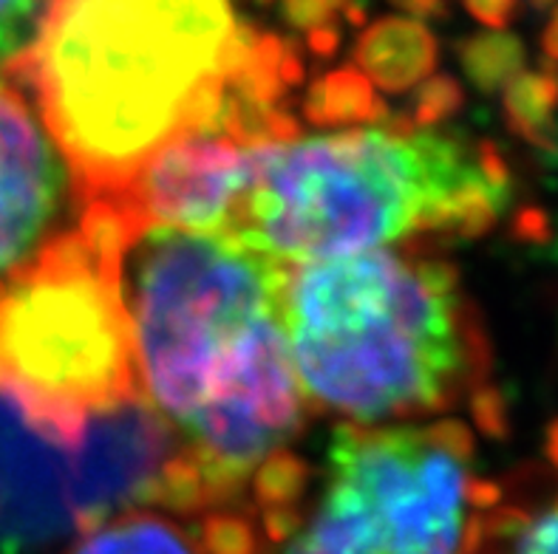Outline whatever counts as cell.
Masks as SVG:
<instances>
[{
  "label": "cell",
  "mask_w": 558,
  "mask_h": 554,
  "mask_svg": "<svg viewBox=\"0 0 558 554\" xmlns=\"http://www.w3.org/2000/svg\"><path fill=\"white\" fill-rule=\"evenodd\" d=\"M120 224L140 391L182 439L207 504H219L287 461L304 424L283 334L287 267L221 232Z\"/></svg>",
  "instance_id": "1"
},
{
  "label": "cell",
  "mask_w": 558,
  "mask_h": 554,
  "mask_svg": "<svg viewBox=\"0 0 558 554\" xmlns=\"http://www.w3.org/2000/svg\"><path fill=\"white\" fill-rule=\"evenodd\" d=\"M287 65L230 0H46L7 71L26 85L85 204L113 196L177 139L264 125Z\"/></svg>",
  "instance_id": "2"
},
{
  "label": "cell",
  "mask_w": 558,
  "mask_h": 554,
  "mask_svg": "<svg viewBox=\"0 0 558 554\" xmlns=\"http://www.w3.org/2000/svg\"><path fill=\"white\" fill-rule=\"evenodd\" d=\"M508 204L502 159L453 131L357 125L253 141L225 235L281 267L476 235Z\"/></svg>",
  "instance_id": "3"
},
{
  "label": "cell",
  "mask_w": 558,
  "mask_h": 554,
  "mask_svg": "<svg viewBox=\"0 0 558 554\" xmlns=\"http://www.w3.org/2000/svg\"><path fill=\"white\" fill-rule=\"evenodd\" d=\"M283 334L306 402L352 424L437 414L488 371L457 272L405 249L287 267Z\"/></svg>",
  "instance_id": "4"
},
{
  "label": "cell",
  "mask_w": 558,
  "mask_h": 554,
  "mask_svg": "<svg viewBox=\"0 0 558 554\" xmlns=\"http://www.w3.org/2000/svg\"><path fill=\"white\" fill-rule=\"evenodd\" d=\"M496 501L457 421L347 424L310 513L290 509L269 538L281 554H474Z\"/></svg>",
  "instance_id": "5"
},
{
  "label": "cell",
  "mask_w": 558,
  "mask_h": 554,
  "mask_svg": "<svg viewBox=\"0 0 558 554\" xmlns=\"http://www.w3.org/2000/svg\"><path fill=\"white\" fill-rule=\"evenodd\" d=\"M120 216L88 201L0 278V382L77 444L85 414L140 391L117 278Z\"/></svg>",
  "instance_id": "6"
},
{
  "label": "cell",
  "mask_w": 558,
  "mask_h": 554,
  "mask_svg": "<svg viewBox=\"0 0 558 554\" xmlns=\"http://www.w3.org/2000/svg\"><path fill=\"white\" fill-rule=\"evenodd\" d=\"M71 504L80 532L148 506L179 513L210 506L182 439L145 393L85 414L71 450Z\"/></svg>",
  "instance_id": "7"
},
{
  "label": "cell",
  "mask_w": 558,
  "mask_h": 554,
  "mask_svg": "<svg viewBox=\"0 0 558 554\" xmlns=\"http://www.w3.org/2000/svg\"><path fill=\"white\" fill-rule=\"evenodd\" d=\"M71 450L63 430L0 382V554H28L80 532Z\"/></svg>",
  "instance_id": "8"
},
{
  "label": "cell",
  "mask_w": 558,
  "mask_h": 554,
  "mask_svg": "<svg viewBox=\"0 0 558 554\" xmlns=\"http://www.w3.org/2000/svg\"><path fill=\"white\" fill-rule=\"evenodd\" d=\"M77 184L26 94L0 79V278L60 235Z\"/></svg>",
  "instance_id": "9"
},
{
  "label": "cell",
  "mask_w": 558,
  "mask_h": 554,
  "mask_svg": "<svg viewBox=\"0 0 558 554\" xmlns=\"http://www.w3.org/2000/svg\"><path fill=\"white\" fill-rule=\"evenodd\" d=\"M65 554H213L207 532H191L182 520L136 509L83 529Z\"/></svg>",
  "instance_id": "10"
},
{
  "label": "cell",
  "mask_w": 558,
  "mask_h": 554,
  "mask_svg": "<svg viewBox=\"0 0 558 554\" xmlns=\"http://www.w3.org/2000/svg\"><path fill=\"white\" fill-rule=\"evenodd\" d=\"M474 554H558V484L531 504L496 506Z\"/></svg>",
  "instance_id": "11"
},
{
  "label": "cell",
  "mask_w": 558,
  "mask_h": 554,
  "mask_svg": "<svg viewBox=\"0 0 558 554\" xmlns=\"http://www.w3.org/2000/svg\"><path fill=\"white\" fill-rule=\"evenodd\" d=\"M363 60L386 83L420 77L434 60V40L411 21H386L363 40Z\"/></svg>",
  "instance_id": "12"
},
{
  "label": "cell",
  "mask_w": 558,
  "mask_h": 554,
  "mask_svg": "<svg viewBox=\"0 0 558 554\" xmlns=\"http://www.w3.org/2000/svg\"><path fill=\"white\" fill-rule=\"evenodd\" d=\"M46 0H0V69L23 54L40 23Z\"/></svg>",
  "instance_id": "13"
},
{
  "label": "cell",
  "mask_w": 558,
  "mask_h": 554,
  "mask_svg": "<svg viewBox=\"0 0 558 554\" xmlns=\"http://www.w3.org/2000/svg\"><path fill=\"white\" fill-rule=\"evenodd\" d=\"M522 57L517 40L510 37H485L476 40L468 51V65L474 71L476 77H502L505 71L513 69Z\"/></svg>",
  "instance_id": "14"
},
{
  "label": "cell",
  "mask_w": 558,
  "mask_h": 554,
  "mask_svg": "<svg viewBox=\"0 0 558 554\" xmlns=\"http://www.w3.org/2000/svg\"><path fill=\"white\" fill-rule=\"evenodd\" d=\"M465 7L471 9L476 21L488 23V26H505L513 21L519 0H465Z\"/></svg>",
  "instance_id": "15"
},
{
  "label": "cell",
  "mask_w": 558,
  "mask_h": 554,
  "mask_svg": "<svg viewBox=\"0 0 558 554\" xmlns=\"http://www.w3.org/2000/svg\"><path fill=\"white\" fill-rule=\"evenodd\" d=\"M329 0H287V12L295 17V21H306V17H318L324 12V7Z\"/></svg>",
  "instance_id": "16"
},
{
  "label": "cell",
  "mask_w": 558,
  "mask_h": 554,
  "mask_svg": "<svg viewBox=\"0 0 558 554\" xmlns=\"http://www.w3.org/2000/svg\"><path fill=\"white\" fill-rule=\"evenodd\" d=\"M547 51H550L553 57H558V7H556V14H553V23L550 28H547Z\"/></svg>",
  "instance_id": "17"
},
{
  "label": "cell",
  "mask_w": 558,
  "mask_h": 554,
  "mask_svg": "<svg viewBox=\"0 0 558 554\" xmlns=\"http://www.w3.org/2000/svg\"><path fill=\"white\" fill-rule=\"evenodd\" d=\"M533 3H536V7H547L550 0H533Z\"/></svg>",
  "instance_id": "18"
}]
</instances>
